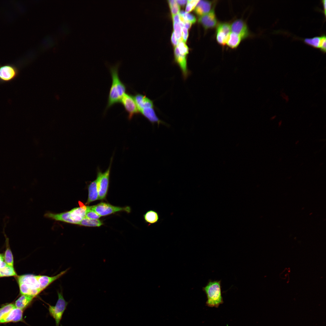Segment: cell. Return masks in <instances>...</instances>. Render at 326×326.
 <instances>
[{
  "label": "cell",
  "instance_id": "obj_1",
  "mask_svg": "<svg viewBox=\"0 0 326 326\" xmlns=\"http://www.w3.org/2000/svg\"><path fill=\"white\" fill-rule=\"evenodd\" d=\"M121 63L119 61L113 65H107L112 81L105 111L114 104L120 103L122 97L126 93V87L119 76V69Z\"/></svg>",
  "mask_w": 326,
  "mask_h": 326
},
{
  "label": "cell",
  "instance_id": "obj_2",
  "mask_svg": "<svg viewBox=\"0 0 326 326\" xmlns=\"http://www.w3.org/2000/svg\"><path fill=\"white\" fill-rule=\"evenodd\" d=\"M20 293L35 297L42 291L39 283L37 275L27 274L19 276L17 277Z\"/></svg>",
  "mask_w": 326,
  "mask_h": 326
},
{
  "label": "cell",
  "instance_id": "obj_3",
  "mask_svg": "<svg viewBox=\"0 0 326 326\" xmlns=\"http://www.w3.org/2000/svg\"><path fill=\"white\" fill-rule=\"evenodd\" d=\"M207 298L206 304L210 307H218L223 303L221 292V280H209L203 288Z\"/></svg>",
  "mask_w": 326,
  "mask_h": 326
},
{
  "label": "cell",
  "instance_id": "obj_4",
  "mask_svg": "<svg viewBox=\"0 0 326 326\" xmlns=\"http://www.w3.org/2000/svg\"><path fill=\"white\" fill-rule=\"evenodd\" d=\"M113 158L112 157L109 167L103 173L99 168H97V178L98 180V200L104 199L107 194Z\"/></svg>",
  "mask_w": 326,
  "mask_h": 326
},
{
  "label": "cell",
  "instance_id": "obj_5",
  "mask_svg": "<svg viewBox=\"0 0 326 326\" xmlns=\"http://www.w3.org/2000/svg\"><path fill=\"white\" fill-rule=\"evenodd\" d=\"M58 299L55 305L47 304L50 316L55 320L56 326H59L63 314L66 310L68 302L64 298L62 292H58Z\"/></svg>",
  "mask_w": 326,
  "mask_h": 326
},
{
  "label": "cell",
  "instance_id": "obj_6",
  "mask_svg": "<svg viewBox=\"0 0 326 326\" xmlns=\"http://www.w3.org/2000/svg\"><path fill=\"white\" fill-rule=\"evenodd\" d=\"M86 207L87 209L95 212L101 216H107L120 211H125L128 213L130 211V208L128 206L124 207L116 206L102 202L95 205L86 206Z\"/></svg>",
  "mask_w": 326,
  "mask_h": 326
},
{
  "label": "cell",
  "instance_id": "obj_7",
  "mask_svg": "<svg viewBox=\"0 0 326 326\" xmlns=\"http://www.w3.org/2000/svg\"><path fill=\"white\" fill-rule=\"evenodd\" d=\"M19 72L18 68L13 64L0 65V83L12 81L18 76Z\"/></svg>",
  "mask_w": 326,
  "mask_h": 326
},
{
  "label": "cell",
  "instance_id": "obj_8",
  "mask_svg": "<svg viewBox=\"0 0 326 326\" xmlns=\"http://www.w3.org/2000/svg\"><path fill=\"white\" fill-rule=\"evenodd\" d=\"M123 106L128 113V119L131 120L133 117L139 113L133 95L128 93L125 94L120 102Z\"/></svg>",
  "mask_w": 326,
  "mask_h": 326
},
{
  "label": "cell",
  "instance_id": "obj_9",
  "mask_svg": "<svg viewBox=\"0 0 326 326\" xmlns=\"http://www.w3.org/2000/svg\"><path fill=\"white\" fill-rule=\"evenodd\" d=\"M174 55L175 61L180 68L183 79L185 80L190 73L187 67L186 55L180 54L177 46L174 47Z\"/></svg>",
  "mask_w": 326,
  "mask_h": 326
},
{
  "label": "cell",
  "instance_id": "obj_10",
  "mask_svg": "<svg viewBox=\"0 0 326 326\" xmlns=\"http://www.w3.org/2000/svg\"><path fill=\"white\" fill-rule=\"evenodd\" d=\"M231 30L240 36L242 39H245L249 35V32L246 23L241 19H237L230 25Z\"/></svg>",
  "mask_w": 326,
  "mask_h": 326
},
{
  "label": "cell",
  "instance_id": "obj_11",
  "mask_svg": "<svg viewBox=\"0 0 326 326\" xmlns=\"http://www.w3.org/2000/svg\"><path fill=\"white\" fill-rule=\"evenodd\" d=\"M23 310L15 307L3 315L0 323L21 321L23 320Z\"/></svg>",
  "mask_w": 326,
  "mask_h": 326
},
{
  "label": "cell",
  "instance_id": "obj_12",
  "mask_svg": "<svg viewBox=\"0 0 326 326\" xmlns=\"http://www.w3.org/2000/svg\"><path fill=\"white\" fill-rule=\"evenodd\" d=\"M199 22L206 29L214 28L217 25V21L214 9L200 17Z\"/></svg>",
  "mask_w": 326,
  "mask_h": 326
},
{
  "label": "cell",
  "instance_id": "obj_13",
  "mask_svg": "<svg viewBox=\"0 0 326 326\" xmlns=\"http://www.w3.org/2000/svg\"><path fill=\"white\" fill-rule=\"evenodd\" d=\"M133 96L139 112L143 108L154 107L153 101L146 95L136 93Z\"/></svg>",
  "mask_w": 326,
  "mask_h": 326
},
{
  "label": "cell",
  "instance_id": "obj_14",
  "mask_svg": "<svg viewBox=\"0 0 326 326\" xmlns=\"http://www.w3.org/2000/svg\"><path fill=\"white\" fill-rule=\"evenodd\" d=\"M68 269L61 272L58 274L53 276H48L46 275H37L38 280L42 291L46 288L51 283L59 278L64 274Z\"/></svg>",
  "mask_w": 326,
  "mask_h": 326
},
{
  "label": "cell",
  "instance_id": "obj_15",
  "mask_svg": "<svg viewBox=\"0 0 326 326\" xmlns=\"http://www.w3.org/2000/svg\"><path fill=\"white\" fill-rule=\"evenodd\" d=\"M139 113L152 124L156 123L158 125L160 124H165L157 116L154 107L143 108L139 111Z\"/></svg>",
  "mask_w": 326,
  "mask_h": 326
},
{
  "label": "cell",
  "instance_id": "obj_16",
  "mask_svg": "<svg viewBox=\"0 0 326 326\" xmlns=\"http://www.w3.org/2000/svg\"><path fill=\"white\" fill-rule=\"evenodd\" d=\"M78 203L79 207L74 208L70 210L75 224L78 225L85 217L87 210L86 206L82 203L79 201Z\"/></svg>",
  "mask_w": 326,
  "mask_h": 326
},
{
  "label": "cell",
  "instance_id": "obj_17",
  "mask_svg": "<svg viewBox=\"0 0 326 326\" xmlns=\"http://www.w3.org/2000/svg\"><path fill=\"white\" fill-rule=\"evenodd\" d=\"M44 216L46 217L50 218L56 220L75 224L72 219L70 211L58 214L48 213L45 214Z\"/></svg>",
  "mask_w": 326,
  "mask_h": 326
},
{
  "label": "cell",
  "instance_id": "obj_18",
  "mask_svg": "<svg viewBox=\"0 0 326 326\" xmlns=\"http://www.w3.org/2000/svg\"><path fill=\"white\" fill-rule=\"evenodd\" d=\"M212 2L205 0L199 1L194 9L195 13L199 16L205 14L211 11Z\"/></svg>",
  "mask_w": 326,
  "mask_h": 326
},
{
  "label": "cell",
  "instance_id": "obj_19",
  "mask_svg": "<svg viewBox=\"0 0 326 326\" xmlns=\"http://www.w3.org/2000/svg\"><path fill=\"white\" fill-rule=\"evenodd\" d=\"M98 180L97 178L91 182L88 186V195L87 201L85 204L98 200Z\"/></svg>",
  "mask_w": 326,
  "mask_h": 326
},
{
  "label": "cell",
  "instance_id": "obj_20",
  "mask_svg": "<svg viewBox=\"0 0 326 326\" xmlns=\"http://www.w3.org/2000/svg\"><path fill=\"white\" fill-rule=\"evenodd\" d=\"M34 297L27 295H21L15 301L14 306L18 308L23 310L31 302Z\"/></svg>",
  "mask_w": 326,
  "mask_h": 326
},
{
  "label": "cell",
  "instance_id": "obj_21",
  "mask_svg": "<svg viewBox=\"0 0 326 326\" xmlns=\"http://www.w3.org/2000/svg\"><path fill=\"white\" fill-rule=\"evenodd\" d=\"M145 222L150 225L157 223L159 220L158 213L153 210L147 211L143 215Z\"/></svg>",
  "mask_w": 326,
  "mask_h": 326
},
{
  "label": "cell",
  "instance_id": "obj_22",
  "mask_svg": "<svg viewBox=\"0 0 326 326\" xmlns=\"http://www.w3.org/2000/svg\"><path fill=\"white\" fill-rule=\"evenodd\" d=\"M241 40V37L239 35L234 33H231L226 43L231 48H235L238 46Z\"/></svg>",
  "mask_w": 326,
  "mask_h": 326
},
{
  "label": "cell",
  "instance_id": "obj_23",
  "mask_svg": "<svg viewBox=\"0 0 326 326\" xmlns=\"http://www.w3.org/2000/svg\"><path fill=\"white\" fill-rule=\"evenodd\" d=\"M103 224L102 222L99 219H92L85 218L78 225L85 226L99 227Z\"/></svg>",
  "mask_w": 326,
  "mask_h": 326
},
{
  "label": "cell",
  "instance_id": "obj_24",
  "mask_svg": "<svg viewBox=\"0 0 326 326\" xmlns=\"http://www.w3.org/2000/svg\"><path fill=\"white\" fill-rule=\"evenodd\" d=\"M7 244L6 249L4 255L5 262L8 266L14 267V260L11 251Z\"/></svg>",
  "mask_w": 326,
  "mask_h": 326
},
{
  "label": "cell",
  "instance_id": "obj_25",
  "mask_svg": "<svg viewBox=\"0 0 326 326\" xmlns=\"http://www.w3.org/2000/svg\"><path fill=\"white\" fill-rule=\"evenodd\" d=\"M321 40L320 36H316L311 38H306L303 39L304 42L314 47L319 48Z\"/></svg>",
  "mask_w": 326,
  "mask_h": 326
},
{
  "label": "cell",
  "instance_id": "obj_26",
  "mask_svg": "<svg viewBox=\"0 0 326 326\" xmlns=\"http://www.w3.org/2000/svg\"><path fill=\"white\" fill-rule=\"evenodd\" d=\"M229 36L223 32L216 31V39L220 45H224L226 44Z\"/></svg>",
  "mask_w": 326,
  "mask_h": 326
},
{
  "label": "cell",
  "instance_id": "obj_27",
  "mask_svg": "<svg viewBox=\"0 0 326 326\" xmlns=\"http://www.w3.org/2000/svg\"><path fill=\"white\" fill-rule=\"evenodd\" d=\"M173 26L175 37L178 42L183 41L182 29L179 23L173 22Z\"/></svg>",
  "mask_w": 326,
  "mask_h": 326
},
{
  "label": "cell",
  "instance_id": "obj_28",
  "mask_svg": "<svg viewBox=\"0 0 326 326\" xmlns=\"http://www.w3.org/2000/svg\"><path fill=\"white\" fill-rule=\"evenodd\" d=\"M168 1L172 15L178 14L180 11V7L176 0H168Z\"/></svg>",
  "mask_w": 326,
  "mask_h": 326
},
{
  "label": "cell",
  "instance_id": "obj_29",
  "mask_svg": "<svg viewBox=\"0 0 326 326\" xmlns=\"http://www.w3.org/2000/svg\"><path fill=\"white\" fill-rule=\"evenodd\" d=\"M216 31L223 32L229 35L231 33L230 25L227 23H220L217 25Z\"/></svg>",
  "mask_w": 326,
  "mask_h": 326
},
{
  "label": "cell",
  "instance_id": "obj_30",
  "mask_svg": "<svg viewBox=\"0 0 326 326\" xmlns=\"http://www.w3.org/2000/svg\"><path fill=\"white\" fill-rule=\"evenodd\" d=\"M177 47L181 54L186 55L188 53V47L183 41L179 42Z\"/></svg>",
  "mask_w": 326,
  "mask_h": 326
},
{
  "label": "cell",
  "instance_id": "obj_31",
  "mask_svg": "<svg viewBox=\"0 0 326 326\" xmlns=\"http://www.w3.org/2000/svg\"><path fill=\"white\" fill-rule=\"evenodd\" d=\"M200 0H187L186 8V12L189 13L193 9Z\"/></svg>",
  "mask_w": 326,
  "mask_h": 326
},
{
  "label": "cell",
  "instance_id": "obj_32",
  "mask_svg": "<svg viewBox=\"0 0 326 326\" xmlns=\"http://www.w3.org/2000/svg\"><path fill=\"white\" fill-rule=\"evenodd\" d=\"M15 306L13 304L10 303L5 305L0 308V321L3 315L7 313Z\"/></svg>",
  "mask_w": 326,
  "mask_h": 326
},
{
  "label": "cell",
  "instance_id": "obj_33",
  "mask_svg": "<svg viewBox=\"0 0 326 326\" xmlns=\"http://www.w3.org/2000/svg\"><path fill=\"white\" fill-rule=\"evenodd\" d=\"M101 216L95 212L87 208L85 217L92 219H98L100 218Z\"/></svg>",
  "mask_w": 326,
  "mask_h": 326
},
{
  "label": "cell",
  "instance_id": "obj_34",
  "mask_svg": "<svg viewBox=\"0 0 326 326\" xmlns=\"http://www.w3.org/2000/svg\"><path fill=\"white\" fill-rule=\"evenodd\" d=\"M326 40L325 35L323 34L321 36V40L319 49L323 53L326 52Z\"/></svg>",
  "mask_w": 326,
  "mask_h": 326
},
{
  "label": "cell",
  "instance_id": "obj_35",
  "mask_svg": "<svg viewBox=\"0 0 326 326\" xmlns=\"http://www.w3.org/2000/svg\"><path fill=\"white\" fill-rule=\"evenodd\" d=\"M181 29L183 41L185 43L187 41L188 36V29L184 27L181 28Z\"/></svg>",
  "mask_w": 326,
  "mask_h": 326
},
{
  "label": "cell",
  "instance_id": "obj_36",
  "mask_svg": "<svg viewBox=\"0 0 326 326\" xmlns=\"http://www.w3.org/2000/svg\"><path fill=\"white\" fill-rule=\"evenodd\" d=\"M7 265H8L4 261V255L2 254H0V272L3 268Z\"/></svg>",
  "mask_w": 326,
  "mask_h": 326
},
{
  "label": "cell",
  "instance_id": "obj_37",
  "mask_svg": "<svg viewBox=\"0 0 326 326\" xmlns=\"http://www.w3.org/2000/svg\"><path fill=\"white\" fill-rule=\"evenodd\" d=\"M171 40L173 46L175 47L177 46L179 42L175 37L174 31L172 33Z\"/></svg>",
  "mask_w": 326,
  "mask_h": 326
},
{
  "label": "cell",
  "instance_id": "obj_38",
  "mask_svg": "<svg viewBox=\"0 0 326 326\" xmlns=\"http://www.w3.org/2000/svg\"><path fill=\"white\" fill-rule=\"evenodd\" d=\"M172 19L173 22L180 23V18L179 14H178L173 15H172Z\"/></svg>",
  "mask_w": 326,
  "mask_h": 326
},
{
  "label": "cell",
  "instance_id": "obj_39",
  "mask_svg": "<svg viewBox=\"0 0 326 326\" xmlns=\"http://www.w3.org/2000/svg\"><path fill=\"white\" fill-rule=\"evenodd\" d=\"M184 27L188 29L191 27L192 23L188 21H186L184 22Z\"/></svg>",
  "mask_w": 326,
  "mask_h": 326
},
{
  "label": "cell",
  "instance_id": "obj_40",
  "mask_svg": "<svg viewBox=\"0 0 326 326\" xmlns=\"http://www.w3.org/2000/svg\"><path fill=\"white\" fill-rule=\"evenodd\" d=\"M177 4L180 5L184 6L187 2V0H176Z\"/></svg>",
  "mask_w": 326,
  "mask_h": 326
},
{
  "label": "cell",
  "instance_id": "obj_41",
  "mask_svg": "<svg viewBox=\"0 0 326 326\" xmlns=\"http://www.w3.org/2000/svg\"><path fill=\"white\" fill-rule=\"evenodd\" d=\"M326 0H323L321 1L324 9V13L325 17L326 16Z\"/></svg>",
  "mask_w": 326,
  "mask_h": 326
},
{
  "label": "cell",
  "instance_id": "obj_42",
  "mask_svg": "<svg viewBox=\"0 0 326 326\" xmlns=\"http://www.w3.org/2000/svg\"><path fill=\"white\" fill-rule=\"evenodd\" d=\"M1 277V275H0V277Z\"/></svg>",
  "mask_w": 326,
  "mask_h": 326
}]
</instances>
